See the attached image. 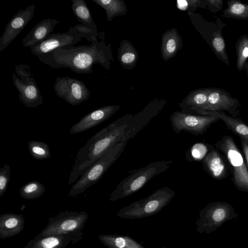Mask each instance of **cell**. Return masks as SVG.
Instances as JSON below:
<instances>
[{
	"instance_id": "14",
	"label": "cell",
	"mask_w": 248,
	"mask_h": 248,
	"mask_svg": "<svg viewBox=\"0 0 248 248\" xmlns=\"http://www.w3.org/2000/svg\"><path fill=\"white\" fill-rule=\"evenodd\" d=\"M120 108V106L119 105H107L93 110L73 125L70 130L69 133H79L96 126L109 119Z\"/></svg>"
},
{
	"instance_id": "4",
	"label": "cell",
	"mask_w": 248,
	"mask_h": 248,
	"mask_svg": "<svg viewBox=\"0 0 248 248\" xmlns=\"http://www.w3.org/2000/svg\"><path fill=\"white\" fill-rule=\"evenodd\" d=\"M172 162L171 160L155 161L129 171L127 177L123 179L113 191L110 200H115L137 191L152 178L168 170Z\"/></svg>"
},
{
	"instance_id": "34",
	"label": "cell",
	"mask_w": 248,
	"mask_h": 248,
	"mask_svg": "<svg viewBox=\"0 0 248 248\" xmlns=\"http://www.w3.org/2000/svg\"><path fill=\"white\" fill-rule=\"evenodd\" d=\"M206 4L208 9L216 14L222 10L223 1L222 0H206Z\"/></svg>"
},
{
	"instance_id": "22",
	"label": "cell",
	"mask_w": 248,
	"mask_h": 248,
	"mask_svg": "<svg viewBox=\"0 0 248 248\" xmlns=\"http://www.w3.org/2000/svg\"><path fill=\"white\" fill-rule=\"evenodd\" d=\"M160 109L161 108H158L156 107H147L140 113L133 116L132 124L126 135L127 140L134 138L157 115Z\"/></svg>"
},
{
	"instance_id": "5",
	"label": "cell",
	"mask_w": 248,
	"mask_h": 248,
	"mask_svg": "<svg viewBox=\"0 0 248 248\" xmlns=\"http://www.w3.org/2000/svg\"><path fill=\"white\" fill-rule=\"evenodd\" d=\"M126 143V142H123L116 144L95 162L72 186L68 197H76L98 182L119 158Z\"/></svg>"
},
{
	"instance_id": "31",
	"label": "cell",
	"mask_w": 248,
	"mask_h": 248,
	"mask_svg": "<svg viewBox=\"0 0 248 248\" xmlns=\"http://www.w3.org/2000/svg\"><path fill=\"white\" fill-rule=\"evenodd\" d=\"M119 50V60L123 65H134L138 58L136 50L129 45L127 46H123Z\"/></svg>"
},
{
	"instance_id": "19",
	"label": "cell",
	"mask_w": 248,
	"mask_h": 248,
	"mask_svg": "<svg viewBox=\"0 0 248 248\" xmlns=\"http://www.w3.org/2000/svg\"><path fill=\"white\" fill-rule=\"evenodd\" d=\"M200 115L213 116L222 120L228 129L238 136L248 144V125L240 118L232 117L223 111H205L202 112Z\"/></svg>"
},
{
	"instance_id": "30",
	"label": "cell",
	"mask_w": 248,
	"mask_h": 248,
	"mask_svg": "<svg viewBox=\"0 0 248 248\" xmlns=\"http://www.w3.org/2000/svg\"><path fill=\"white\" fill-rule=\"evenodd\" d=\"M28 147L30 155L35 159H46L50 157L48 145L44 142L30 140L28 143Z\"/></svg>"
},
{
	"instance_id": "8",
	"label": "cell",
	"mask_w": 248,
	"mask_h": 248,
	"mask_svg": "<svg viewBox=\"0 0 248 248\" xmlns=\"http://www.w3.org/2000/svg\"><path fill=\"white\" fill-rule=\"evenodd\" d=\"M12 76L13 84L18 92V98L27 108H36L43 103V96L29 65L15 66Z\"/></svg>"
},
{
	"instance_id": "21",
	"label": "cell",
	"mask_w": 248,
	"mask_h": 248,
	"mask_svg": "<svg viewBox=\"0 0 248 248\" xmlns=\"http://www.w3.org/2000/svg\"><path fill=\"white\" fill-rule=\"evenodd\" d=\"M182 46L181 36L177 30L171 29L163 33L162 37L161 54L166 61L174 57Z\"/></svg>"
},
{
	"instance_id": "12",
	"label": "cell",
	"mask_w": 248,
	"mask_h": 248,
	"mask_svg": "<svg viewBox=\"0 0 248 248\" xmlns=\"http://www.w3.org/2000/svg\"><path fill=\"white\" fill-rule=\"evenodd\" d=\"M241 106L239 100L231 96L229 92L218 88H210L206 106L201 113L208 111H227L232 117L239 118V107Z\"/></svg>"
},
{
	"instance_id": "27",
	"label": "cell",
	"mask_w": 248,
	"mask_h": 248,
	"mask_svg": "<svg viewBox=\"0 0 248 248\" xmlns=\"http://www.w3.org/2000/svg\"><path fill=\"white\" fill-rule=\"evenodd\" d=\"M46 191L45 186L40 182L33 180L23 185L19 190V195L26 200H34L42 196Z\"/></svg>"
},
{
	"instance_id": "24",
	"label": "cell",
	"mask_w": 248,
	"mask_h": 248,
	"mask_svg": "<svg viewBox=\"0 0 248 248\" xmlns=\"http://www.w3.org/2000/svg\"><path fill=\"white\" fill-rule=\"evenodd\" d=\"M227 6L221 16L238 20H248V3L237 0H228Z\"/></svg>"
},
{
	"instance_id": "16",
	"label": "cell",
	"mask_w": 248,
	"mask_h": 248,
	"mask_svg": "<svg viewBox=\"0 0 248 248\" xmlns=\"http://www.w3.org/2000/svg\"><path fill=\"white\" fill-rule=\"evenodd\" d=\"M201 162L204 170L213 179L222 180L227 177L225 162L217 149L210 151Z\"/></svg>"
},
{
	"instance_id": "20",
	"label": "cell",
	"mask_w": 248,
	"mask_h": 248,
	"mask_svg": "<svg viewBox=\"0 0 248 248\" xmlns=\"http://www.w3.org/2000/svg\"><path fill=\"white\" fill-rule=\"evenodd\" d=\"M71 242L68 236L53 234L36 237L30 240L24 248H65Z\"/></svg>"
},
{
	"instance_id": "25",
	"label": "cell",
	"mask_w": 248,
	"mask_h": 248,
	"mask_svg": "<svg viewBox=\"0 0 248 248\" xmlns=\"http://www.w3.org/2000/svg\"><path fill=\"white\" fill-rule=\"evenodd\" d=\"M72 10L77 20L81 24L97 29L90 11L84 0H71Z\"/></svg>"
},
{
	"instance_id": "9",
	"label": "cell",
	"mask_w": 248,
	"mask_h": 248,
	"mask_svg": "<svg viewBox=\"0 0 248 248\" xmlns=\"http://www.w3.org/2000/svg\"><path fill=\"white\" fill-rule=\"evenodd\" d=\"M219 120L210 115H199L176 111L170 117L173 131L177 134L182 131L189 132L195 135H202L210 125Z\"/></svg>"
},
{
	"instance_id": "17",
	"label": "cell",
	"mask_w": 248,
	"mask_h": 248,
	"mask_svg": "<svg viewBox=\"0 0 248 248\" xmlns=\"http://www.w3.org/2000/svg\"><path fill=\"white\" fill-rule=\"evenodd\" d=\"M210 88L197 89L190 92L180 104L182 112L199 115L206 105Z\"/></svg>"
},
{
	"instance_id": "35",
	"label": "cell",
	"mask_w": 248,
	"mask_h": 248,
	"mask_svg": "<svg viewBox=\"0 0 248 248\" xmlns=\"http://www.w3.org/2000/svg\"><path fill=\"white\" fill-rule=\"evenodd\" d=\"M241 146L243 151L244 155L247 163V166L248 169V144H247L242 139H240Z\"/></svg>"
},
{
	"instance_id": "10",
	"label": "cell",
	"mask_w": 248,
	"mask_h": 248,
	"mask_svg": "<svg viewBox=\"0 0 248 248\" xmlns=\"http://www.w3.org/2000/svg\"><path fill=\"white\" fill-rule=\"evenodd\" d=\"M202 215L201 230L208 233L238 216L230 204L223 202L208 204L202 211Z\"/></svg>"
},
{
	"instance_id": "1",
	"label": "cell",
	"mask_w": 248,
	"mask_h": 248,
	"mask_svg": "<svg viewBox=\"0 0 248 248\" xmlns=\"http://www.w3.org/2000/svg\"><path fill=\"white\" fill-rule=\"evenodd\" d=\"M91 36L86 40L90 45L60 47L48 53L38 55V59L45 64L54 69L69 68L77 74H90L93 65L99 63L108 69L110 50L102 37Z\"/></svg>"
},
{
	"instance_id": "26",
	"label": "cell",
	"mask_w": 248,
	"mask_h": 248,
	"mask_svg": "<svg viewBox=\"0 0 248 248\" xmlns=\"http://www.w3.org/2000/svg\"><path fill=\"white\" fill-rule=\"evenodd\" d=\"M105 10L107 19L112 20L114 16L123 15L126 12V7L123 0H92Z\"/></svg>"
},
{
	"instance_id": "3",
	"label": "cell",
	"mask_w": 248,
	"mask_h": 248,
	"mask_svg": "<svg viewBox=\"0 0 248 248\" xmlns=\"http://www.w3.org/2000/svg\"><path fill=\"white\" fill-rule=\"evenodd\" d=\"M88 218L87 213L66 211L49 217L48 222L36 237L61 234L70 237L73 244L83 238V230Z\"/></svg>"
},
{
	"instance_id": "15",
	"label": "cell",
	"mask_w": 248,
	"mask_h": 248,
	"mask_svg": "<svg viewBox=\"0 0 248 248\" xmlns=\"http://www.w3.org/2000/svg\"><path fill=\"white\" fill-rule=\"evenodd\" d=\"M59 22L52 18H46L36 24L23 39L24 47H31L48 37Z\"/></svg>"
},
{
	"instance_id": "13",
	"label": "cell",
	"mask_w": 248,
	"mask_h": 248,
	"mask_svg": "<svg viewBox=\"0 0 248 248\" xmlns=\"http://www.w3.org/2000/svg\"><path fill=\"white\" fill-rule=\"evenodd\" d=\"M35 5L18 10L6 25L0 38V52L4 50L32 18Z\"/></svg>"
},
{
	"instance_id": "23",
	"label": "cell",
	"mask_w": 248,
	"mask_h": 248,
	"mask_svg": "<svg viewBox=\"0 0 248 248\" xmlns=\"http://www.w3.org/2000/svg\"><path fill=\"white\" fill-rule=\"evenodd\" d=\"M216 23L217 31L213 34L209 46L217 57L227 66H229L230 61L226 52V43L222 33V29L226 24L218 17H217Z\"/></svg>"
},
{
	"instance_id": "6",
	"label": "cell",
	"mask_w": 248,
	"mask_h": 248,
	"mask_svg": "<svg viewBox=\"0 0 248 248\" xmlns=\"http://www.w3.org/2000/svg\"><path fill=\"white\" fill-rule=\"evenodd\" d=\"M98 34L97 29L81 24H77L70 27L66 32L51 33L46 40L32 46L30 49L34 55H43L60 47L74 45L84 38L86 39Z\"/></svg>"
},
{
	"instance_id": "11",
	"label": "cell",
	"mask_w": 248,
	"mask_h": 248,
	"mask_svg": "<svg viewBox=\"0 0 248 248\" xmlns=\"http://www.w3.org/2000/svg\"><path fill=\"white\" fill-rule=\"evenodd\" d=\"M53 87L57 96L72 106L87 100L90 96V91L85 83L71 77H57Z\"/></svg>"
},
{
	"instance_id": "32",
	"label": "cell",
	"mask_w": 248,
	"mask_h": 248,
	"mask_svg": "<svg viewBox=\"0 0 248 248\" xmlns=\"http://www.w3.org/2000/svg\"><path fill=\"white\" fill-rule=\"evenodd\" d=\"M10 166L5 164L0 169V197L6 191L10 179Z\"/></svg>"
},
{
	"instance_id": "18",
	"label": "cell",
	"mask_w": 248,
	"mask_h": 248,
	"mask_svg": "<svg viewBox=\"0 0 248 248\" xmlns=\"http://www.w3.org/2000/svg\"><path fill=\"white\" fill-rule=\"evenodd\" d=\"M25 219L20 214L5 213L0 215V238L2 239L14 236L24 228Z\"/></svg>"
},
{
	"instance_id": "33",
	"label": "cell",
	"mask_w": 248,
	"mask_h": 248,
	"mask_svg": "<svg viewBox=\"0 0 248 248\" xmlns=\"http://www.w3.org/2000/svg\"><path fill=\"white\" fill-rule=\"evenodd\" d=\"M177 7L182 10H186L189 8L196 9L198 7L206 8V0H177Z\"/></svg>"
},
{
	"instance_id": "29",
	"label": "cell",
	"mask_w": 248,
	"mask_h": 248,
	"mask_svg": "<svg viewBox=\"0 0 248 248\" xmlns=\"http://www.w3.org/2000/svg\"><path fill=\"white\" fill-rule=\"evenodd\" d=\"M214 147L205 143L198 142L193 144L187 151L186 157L188 161H201Z\"/></svg>"
},
{
	"instance_id": "7",
	"label": "cell",
	"mask_w": 248,
	"mask_h": 248,
	"mask_svg": "<svg viewBox=\"0 0 248 248\" xmlns=\"http://www.w3.org/2000/svg\"><path fill=\"white\" fill-rule=\"evenodd\" d=\"M230 164L232 181L239 190L248 192V169L243 156L231 136H224L214 144Z\"/></svg>"
},
{
	"instance_id": "2",
	"label": "cell",
	"mask_w": 248,
	"mask_h": 248,
	"mask_svg": "<svg viewBox=\"0 0 248 248\" xmlns=\"http://www.w3.org/2000/svg\"><path fill=\"white\" fill-rule=\"evenodd\" d=\"M133 120L132 115L126 114L93 135L78 151L68 184L77 182L78 178L110 148L120 142H127L126 135Z\"/></svg>"
},
{
	"instance_id": "36",
	"label": "cell",
	"mask_w": 248,
	"mask_h": 248,
	"mask_svg": "<svg viewBox=\"0 0 248 248\" xmlns=\"http://www.w3.org/2000/svg\"><path fill=\"white\" fill-rule=\"evenodd\" d=\"M115 246L118 248H123L125 245L124 239L122 237L117 238L114 241Z\"/></svg>"
},
{
	"instance_id": "37",
	"label": "cell",
	"mask_w": 248,
	"mask_h": 248,
	"mask_svg": "<svg viewBox=\"0 0 248 248\" xmlns=\"http://www.w3.org/2000/svg\"><path fill=\"white\" fill-rule=\"evenodd\" d=\"M246 73H247V76L248 77V60L246 62V64L245 65V69H244Z\"/></svg>"
},
{
	"instance_id": "28",
	"label": "cell",
	"mask_w": 248,
	"mask_h": 248,
	"mask_svg": "<svg viewBox=\"0 0 248 248\" xmlns=\"http://www.w3.org/2000/svg\"><path fill=\"white\" fill-rule=\"evenodd\" d=\"M236 53V67L238 71L245 69L248 60V36L242 35L235 44Z\"/></svg>"
}]
</instances>
